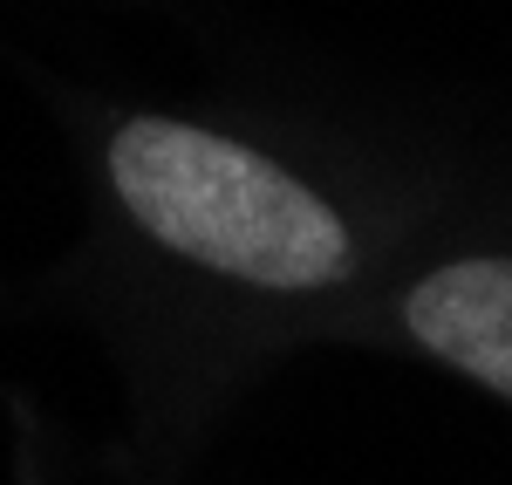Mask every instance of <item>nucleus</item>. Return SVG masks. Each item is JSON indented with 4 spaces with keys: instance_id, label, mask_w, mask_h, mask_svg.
<instances>
[{
    "instance_id": "1",
    "label": "nucleus",
    "mask_w": 512,
    "mask_h": 485,
    "mask_svg": "<svg viewBox=\"0 0 512 485\" xmlns=\"http://www.w3.org/2000/svg\"><path fill=\"white\" fill-rule=\"evenodd\" d=\"M82 240L55 301L103 335L164 451L253 369L335 349L465 164L233 103H69Z\"/></svg>"
},
{
    "instance_id": "2",
    "label": "nucleus",
    "mask_w": 512,
    "mask_h": 485,
    "mask_svg": "<svg viewBox=\"0 0 512 485\" xmlns=\"http://www.w3.org/2000/svg\"><path fill=\"white\" fill-rule=\"evenodd\" d=\"M335 349L431 363L512 410V164L451 178Z\"/></svg>"
}]
</instances>
